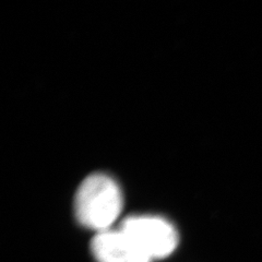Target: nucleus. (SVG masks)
Instances as JSON below:
<instances>
[{
    "label": "nucleus",
    "instance_id": "nucleus-3",
    "mask_svg": "<svg viewBox=\"0 0 262 262\" xmlns=\"http://www.w3.org/2000/svg\"><path fill=\"white\" fill-rule=\"evenodd\" d=\"M91 248L97 262H152L120 228L97 233Z\"/></svg>",
    "mask_w": 262,
    "mask_h": 262
},
{
    "label": "nucleus",
    "instance_id": "nucleus-1",
    "mask_svg": "<svg viewBox=\"0 0 262 262\" xmlns=\"http://www.w3.org/2000/svg\"><path fill=\"white\" fill-rule=\"evenodd\" d=\"M122 193L115 180L104 174L86 177L79 186L75 212L79 222L97 233L108 231L122 210Z\"/></svg>",
    "mask_w": 262,
    "mask_h": 262
},
{
    "label": "nucleus",
    "instance_id": "nucleus-2",
    "mask_svg": "<svg viewBox=\"0 0 262 262\" xmlns=\"http://www.w3.org/2000/svg\"><path fill=\"white\" fill-rule=\"evenodd\" d=\"M120 229L151 260L168 257L178 245V234L174 225L159 216H130L121 223Z\"/></svg>",
    "mask_w": 262,
    "mask_h": 262
}]
</instances>
